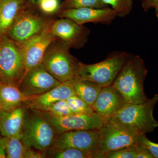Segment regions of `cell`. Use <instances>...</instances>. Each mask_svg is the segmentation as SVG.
Segmentation results:
<instances>
[{"label": "cell", "instance_id": "6da1fadb", "mask_svg": "<svg viewBox=\"0 0 158 158\" xmlns=\"http://www.w3.org/2000/svg\"><path fill=\"white\" fill-rule=\"evenodd\" d=\"M147 73L143 59L129 54L111 85L120 93L127 103H141L148 99L144 89Z\"/></svg>", "mask_w": 158, "mask_h": 158}, {"label": "cell", "instance_id": "7a4b0ae2", "mask_svg": "<svg viewBox=\"0 0 158 158\" xmlns=\"http://www.w3.org/2000/svg\"><path fill=\"white\" fill-rule=\"evenodd\" d=\"M158 102V94L141 103H126L113 116L107 118L136 129L144 134L152 132L158 127L153 110Z\"/></svg>", "mask_w": 158, "mask_h": 158}, {"label": "cell", "instance_id": "3957f363", "mask_svg": "<svg viewBox=\"0 0 158 158\" xmlns=\"http://www.w3.org/2000/svg\"><path fill=\"white\" fill-rule=\"evenodd\" d=\"M70 47L60 40L52 42L46 51L41 63L61 83L77 77L80 61L71 54Z\"/></svg>", "mask_w": 158, "mask_h": 158}, {"label": "cell", "instance_id": "277c9868", "mask_svg": "<svg viewBox=\"0 0 158 158\" xmlns=\"http://www.w3.org/2000/svg\"><path fill=\"white\" fill-rule=\"evenodd\" d=\"M99 138L97 153L103 158L105 153L138 144L143 133L136 129L109 119L99 129Z\"/></svg>", "mask_w": 158, "mask_h": 158}, {"label": "cell", "instance_id": "5b68a950", "mask_svg": "<svg viewBox=\"0 0 158 158\" xmlns=\"http://www.w3.org/2000/svg\"><path fill=\"white\" fill-rule=\"evenodd\" d=\"M128 54L125 52H114L103 61L93 64L79 62L77 77L91 81L102 87L112 85Z\"/></svg>", "mask_w": 158, "mask_h": 158}, {"label": "cell", "instance_id": "8992f818", "mask_svg": "<svg viewBox=\"0 0 158 158\" xmlns=\"http://www.w3.org/2000/svg\"><path fill=\"white\" fill-rule=\"evenodd\" d=\"M25 73L22 46L6 35L0 37V81L19 85Z\"/></svg>", "mask_w": 158, "mask_h": 158}, {"label": "cell", "instance_id": "52a82bcc", "mask_svg": "<svg viewBox=\"0 0 158 158\" xmlns=\"http://www.w3.org/2000/svg\"><path fill=\"white\" fill-rule=\"evenodd\" d=\"M34 112L28 118L25 116L22 140L26 147L45 153L53 144L57 134L41 113Z\"/></svg>", "mask_w": 158, "mask_h": 158}, {"label": "cell", "instance_id": "ba28073f", "mask_svg": "<svg viewBox=\"0 0 158 158\" xmlns=\"http://www.w3.org/2000/svg\"><path fill=\"white\" fill-rule=\"evenodd\" d=\"M53 20L26 6L20 12L6 35L21 44L40 34Z\"/></svg>", "mask_w": 158, "mask_h": 158}, {"label": "cell", "instance_id": "9c48e42d", "mask_svg": "<svg viewBox=\"0 0 158 158\" xmlns=\"http://www.w3.org/2000/svg\"><path fill=\"white\" fill-rule=\"evenodd\" d=\"M40 113L52 125L57 134L77 130L99 129L105 120L96 113L57 116L45 112Z\"/></svg>", "mask_w": 158, "mask_h": 158}, {"label": "cell", "instance_id": "30bf717a", "mask_svg": "<svg viewBox=\"0 0 158 158\" xmlns=\"http://www.w3.org/2000/svg\"><path fill=\"white\" fill-rule=\"evenodd\" d=\"M99 138V129L69 131L57 134L52 146L81 150L94 154L101 158L97 153Z\"/></svg>", "mask_w": 158, "mask_h": 158}, {"label": "cell", "instance_id": "8fae6325", "mask_svg": "<svg viewBox=\"0 0 158 158\" xmlns=\"http://www.w3.org/2000/svg\"><path fill=\"white\" fill-rule=\"evenodd\" d=\"M61 83L40 63L25 74L19 87L24 94L33 96L45 93Z\"/></svg>", "mask_w": 158, "mask_h": 158}, {"label": "cell", "instance_id": "7c38bea8", "mask_svg": "<svg viewBox=\"0 0 158 158\" xmlns=\"http://www.w3.org/2000/svg\"><path fill=\"white\" fill-rule=\"evenodd\" d=\"M53 35L70 48H81L88 42L90 30L84 25L67 18L54 20L51 27Z\"/></svg>", "mask_w": 158, "mask_h": 158}, {"label": "cell", "instance_id": "4fadbf2b", "mask_svg": "<svg viewBox=\"0 0 158 158\" xmlns=\"http://www.w3.org/2000/svg\"><path fill=\"white\" fill-rule=\"evenodd\" d=\"M54 20L40 34L27 42L20 44L22 47L24 55L25 74L41 63L47 49L52 42L57 39L51 31V25Z\"/></svg>", "mask_w": 158, "mask_h": 158}, {"label": "cell", "instance_id": "5bb4252c", "mask_svg": "<svg viewBox=\"0 0 158 158\" xmlns=\"http://www.w3.org/2000/svg\"><path fill=\"white\" fill-rule=\"evenodd\" d=\"M56 14L60 18L69 19L80 25L88 23L110 25L118 17L116 12L109 7L104 9L81 8L59 10Z\"/></svg>", "mask_w": 158, "mask_h": 158}, {"label": "cell", "instance_id": "9a60e30c", "mask_svg": "<svg viewBox=\"0 0 158 158\" xmlns=\"http://www.w3.org/2000/svg\"><path fill=\"white\" fill-rule=\"evenodd\" d=\"M74 95L75 94L70 80L45 93L30 96L23 104L33 111L44 112L56 102L66 100Z\"/></svg>", "mask_w": 158, "mask_h": 158}, {"label": "cell", "instance_id": "2e32d148", "mask_svg": "<svg viewBox=\"0 0 158 158\" xmlns=\"http://www.w3.org/2000/svg\"><path fill=\"white\" fill-rule=\"evenodd\" d=\"M126 103L120 93L111 85L102 87L92 108L106 119L113 116Z\"/></svg>", "mask_w": 158, "mask_h": 158}, {"label": "cell", "instance_id": "e0dca14e", "mask_svg": "<svg viewBox=\"0 0 158 158\" xmlns=\"http://www.w3.org/2000/svg\"><path fill=\"white\" fill-rule=\"evenodd\" d=\"M26 110L22 105L0 116V134L6 138L22 136Z\"/></svg>", "mask_w": 158, "mask_h": 158}, {"label": "cell", "instance_id": "ac0fdd59", "mask_svg": "<svg viewBox=\"0 0 158 158\" xmlns=\"http://www.w3.org/2000/svg\"><path fill=\"white\" fill-rule=\"evenodd\" d=\"M31 96L20 90L19 85L0 81V111L9 112L21 106Z\"/></svg>", "mask_w": 158, "mask_h": 158}, {"label": "cell", "instance_id": "d6986e66", "mask_svg": "<svg viewBox=\"0 0 158 158\" xmlns=\"http://www.w3.org/2000/svg\"><path fill=\"white\" fill-rule=\"evenodd\" d=\"M25 4L26 0H0V37L6 35Z\"/></svg>", "mask_w": 158, "mask_h": 158}, {"label": "cell", "instance_id": "ffe728a7", "mask_svg": "<svg viewBox=\"0 0 158 158\" xmlns=\"http://www.w3.org/2000/svg\"><path fill=\"white\" fill-rule=\"evenodd\" d=\"M75 95L92 107L102 87L94 82L76 77L71 80Z\"/></svg>", "mask_w": 158, "mask_h": 158}, {"label": "cell", "instance_id": "44dd1931", "mask_svg": "<svg viewBox=\"0 0 158 158\" xmlns=\"http://www.w3.org/2000/svg\"><path fill=\"white\" fill-rule=\"evenodd\" d=\"M47 157L53 158H98L94 154L75 148L51 147L45 152Z\"/></svg>", "mask_w": 158, "mask_h": 158}, {"label": "cell", "instance_id": "7402d4cb", "mask_svg": "<svg viewBox=\"0 0 158 158\" xmlns=\"http://www.w3.org/2000/svg\"><path fill=\"white\" fill-rule=\"evenodd\" d=\"M4 140L6 158H24L27 147L23 143L22 136L4 137Z\"/></svg>", "mask_w": 158, "mask_h": 158}, {"label": "cell", "instance_id": "603a6c76", "mask_svg": "<svg viewBox=\"0 0 158 158\" xmlns=\"http://www.w3.org/2000/svg\"><path fill=\"white\" fill-rule=\"evenodd\" d=\"M107 7L109 6L102 0H65L60 6L59 10L81 8L104 9Z\"/></svg>", "mask_w": 158, "mask_h": 158}, {"label": "cell", "instance_id": "cb8c5ba5", "mask_svg": "<svg viewBox=\"0 0 158 158\" xmlns=\"http://www.w3.org/2000/svg\"><path fill=\"white\" fill-rule=\"evenodd\" d=\"M107 5L111 6L117 16L124 18L131 13L133 8V0H102Z\"/></svg>", "mask_w": 158, "mask_h": 158}, {"label": "cell", "instance_id": "d4e9b609", "mask_svg": "<svg viewBox=\"0 0 158 158\" xmlns=\"http://www.w3.org/2000/svg\"><path fill=\"white\" fill-rule=\"evenodd\" d=\"M66 101L73 114H91L95 113L91 106L77 95H74Z\"/></svg>", "mask_w": 158, "mask_h": 158}, {"label": "cell", "instance_id": "484cf974", "mask_svg": "<svg viewBox=\"0 0 158 158\" xmlns=\"http://www.w3.org/2000/svg\"><path fill=\"white\" fill-rule=\"evenodd\" d=\"M137 144L105 153L103 158H137Z\"/></svg>", "mask_w": 158, "mask_h": 158}, {"label": "cell", "instance_id": "4316f807", "mask_svg": "<svg viewBox=\"0 0 158 158\" xmlns=\"http://www.w3.org/2000/svg\"><path fill=\"white\" fill-rule=\"evenodd\" d=\"M41 112H45L57 116H67L73 114L66 100L57 102L49 107L45 111Z\"/></svg>", "mask_w": 158, "mask_h": 158}, {"label": "cell", "instance_id": "83f0119b", "mask_svg": "<svg viewBox=\"0 0 158 158\" xmlns=\"http://www.w3.org/2000/svg\"><path fill=\"white\" fill-rule=\"evenodd\" d=\"M40 11L45 15L56 13L60 8L59 0H40L37 4Z\"/></svg>", "mask_w": 158, "mask_h": 158}, {"label": "cell", "instance_id": "f1b7e54d", "mask_svg": "<svg viewBox=\"0 0 158 158\" xmlns=\"http://www.w3.org/2000/svg\"><path fill=\"white\" fill-rule=\"evenodd\" d=\"M138 143L145 148L153 158H158V144L150 141L145 134H142L140 136Z\"/></svg>", "mask_w": 158, "mask_h": 158}, {"label": "cell", "instance_id": "f546056e", "mask_svg": "<svg viewBox=\"0 0 158 158\" xmlns=\"http://www.w3.org/2000/svg\"><path fill=\"white\" fill-rule=\"evenodd\" d=\"M47 157L45 153L27 148L24 158H44Z\"/></svg>", "mask_w": 158, "mask_h": 158}, {"label": "cell", "instance_id": "4dcf8cb0", "mask_svg": "<svg viewBox=\"0 0 158 158\" xmlns=\"http://www.w3.org/2000/svg\"><path fill=\"white\" fill-rule=\"evenodd\" d=\"M158 0H142V7L145 10H148L151 8H155Z\"/></svg>", "mask_w": 158, "mask_h": 158}, {"label": "cell", "instance_id": "1f68e13d", "mask_svg": "<svg viewBox=\"0 0 158 158\" xmlns=\"http://www.w3.org/2000/svg\"><path fill=\"white\" fill-rule=\"evenodd\" d=\"M6 158L4 137L0 136V158Z\"/></svg>", "mask_w": 158, "mask_h": 158}, {"label": "cell", "instance_id": "d6a6232c", "mask_svg": "<svg viewBox=\"0 0 158 158\" xmlns=\"http://www.w3.org/2000/svg\"><path fill=\"white\" fill-rule=\"evenodd\" d=\"M39 1L40 0H29V2L32 6H37Z\"/></svg>", "mask_w": 158, "mask_h": 158}, {"label": "cell", "instance_id": "836d02e7", "mask_svg": "<svg viewBox=\"0 0 158 158\" xmlns=\"http://www.w3.org/2000/svg\"><path fill=\"white\" fill-rule=\"evenodd\" d=\"M156 9V15L158 19V2L157 3L155 7Z\"/></svg>", "mask_w": 158, "mask_h": 158}, {"label": "cell", "instance_id": "e575fe53", "mask_svg": "<svg viewBox=\"0 0 158 158\" xmlns=\"http://www.w3.org/2000/svg\"><path fill=\"white\" fill-rule=\"evenodd\" d=\"M2 112L1 111H0V116H1V113H2Z\"/></svg>", "mask_w": 158, "mask_h": 158}, {"label": "cell", "instance_id": "d590c367", "mask_svg": "<svg viewBox=\"0 0 158 158\" xmlns=\"http://www.w3.org/2000/svg\"></svg>", "mask_w": 158, "mask_h": 158}]
</instances>
